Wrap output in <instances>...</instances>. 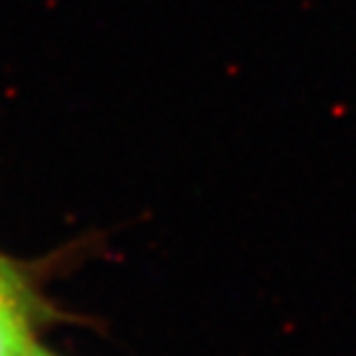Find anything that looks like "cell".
Instances as JSON below:
<instances>
[{
    "mask_svg": "<svg viewBox=\"0 0 356 356\" xmlns=\"http://www.w3.org/2000/svg\"><path fill=\"white\" fill-rule=\"evenodd\" d=\"M20 356H57V354L52 349H47L44 344H40V341H35V344L30 346V349L22 351Z\"/></svg>",
    "mask_w": 356,
    "mask_h": 356,
    "instance_id": "2",
    "label": "cell"
},
{
    "mask_svg": "<svg viewBox=\"0 0 356 356\" xmlns=\"http://www.w3.org/2000/svg\"><path fill=\"white\" fill-rule=\"evenodd\" d=\"M55 317L35 273L0 250V356H20Z\"/></svg>",
    "mask_w": 356,
    "mask_h": 356,
    "instance_id": "1",
    "label": "cell"
}]
</instances>
